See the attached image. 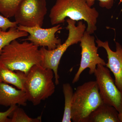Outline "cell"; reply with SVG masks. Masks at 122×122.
Segmentation results:
<instances>
[{"label":"cell","mask_w":122,"mask_h":122,"mask_svg":"<svg viewBox=\"0 0 122 122\" xmlns=\"http://www.w3.org/2000/svg\"><path fill=\"white\" fill-rule=\"evenodd\" d=\"M28 34L26 31L19 30L17 26L10 28L8 31L0 28V55L5 46L14 40L27 36Z\"/></svg>","instance_id":"cell-14"},{"label":"cell","mask_w":122,"mask_h":122,"mask_svg":"<svg viewBox=\"0 0 122 122\" xmlns=\"http://www.w3.org/2000/svg\"><path fill=\"white\" fill-rule=\"evenodd\" d=\"M39 47L28 41L20 42L14 40L2 50L0 62L13 71L27 74L33 66L41 65L42 56Z\"/></svg>","instance_id":"cell-2"},{"label":"cell","mask_w":122,"mask_h":122,"mask_svg":"<svg viewBox=\"0 0 122 122\" xmlns=\"http://www.w3.org/2000/svg\"><path fill=\"white\" fill-rule=\"evenodd\" d=\"M17 28L20 30L26 31L29 35L23 41H29L38 46L47 47L52 50L61 44V39L56 37L55 34L62 29L60 24L49 28H42L40 26L28 27L19 25Z\"/></svg>","instance_id":"cell-9"},{"label":"cell","mask_w":122,"mask_h":122,"mask_svg":"<svg viewBox=\"0 0 122 122\" xmlns=\"http://www.w3.org/2000/svg\"><path fill=\"white\" fill-rule=\"evenodd\" d=\"M10 122H41V117L32 118L29 117L22 108L17 106L11 116Z\"/></svg>","instance_id":"cell-17"},{"label":"cell","mask_w":122,"mask_h":122,"mask_svg":"<svg viewBox=\"0 0 122 122\" xmlns=\"http://www.w3.org/2000/svg\"><path fill=\"white\" fill-rule=\"evenodd\" d=\"M119 113L114 107L103 102L90 114L86 122H120Z\"/></svg>","instance_id":"cell-12"},{"label":"cell","mask_w":122,"mask_h":122,"mask_svg":"<svg viewBox=\"0 0 122 122\" xmlns=\"http://www.w3.org/2000/svg\"><path fill=\"white\" fill-rule=\"evenodd\" d=\"M62 90L65 97V107L62 122H71V111L74 92L70 83H64Z\"/></svg>","instance_id":"cell-15"},{"label":"cell","mask_w":122,"mask_h":122,"mask_svg":"<svg viewBox=\"0 0 122 122\" xmlns=\"http://www.w3.org/2000/svg\"><path fill=\"white\" fill-rule=\"evenodd\" d=\"M47 12L46 0H24L14 17L18 25L42 27Z\"/></svg>","instance_id":"cell-7"},{"label":"cell","mask_w":122,"mask_h":122,"mask_svg":"<svg viewBox=\"0 0 122 122\" xmlns=\"http://www.w3.org/2000/svg\"><path fill=\"white\" fill-rule=\"evenodd\" d=\"M26 93L24 90L0 82V106L6 107L18 105L25 106L28 101Z\"/></svg>","instance_id":"cell-11"},{"label":"cell","mask_w":122,"mask_h":122,"mask_svg":"<svg viewBox=\"0 0 122 122\" xmlns=\"http://www.w3.org/2000/svg\"><path fill=\"white\" fill-rule=\"evenodd\" d=\"M98 48H104L106 51L108 62L106 66L113 74L115 82L117 87L122 93V47L118 42H116V51H113L109 46L108 41H102L98 38L96 41Z\"/></svg>","instance_id":"cell-10"},{"label":"cell","mask_w":122,"mask_h":122,"mask_svg":"<svg viewBox=\"0 0 122 122\" xmlns=\"http://www.w3.org/2000/svg\"><path fill=\"white\" fill-rule=\"evenodd\" d=\"M17 106V105L12 106L6 111L0 112V122H10L11 116Z\"/></svg>","instance_id":"cell-20"},{"label":"cell","mask_w":122,"mask_h":122,"mask_svg":"<svg viewBox=\"0 0 122 122\" xmlns=\"http://www.w3.org/2000/svg\"><path fill=\"white\" fill-rule=\"evenodd\" d=\"M24 0H0V13L7 18L14 17Z\"/></svg>","instance_id":"cell-16"},{"label":"cell","mask_w":122,"mask_h":122,"mask_svg":"<svg viewBox=\"0 0 122 122\" xmlns=\"http://www.w3.org/2000/svg\"><path fill=\"white\" fill-rule=\"evenodd\" d=\"M118 118L120 122H122V111L121 113H119Z\"/></svg>","instance_id":"cell-21"},{"label":"cell","mask_w":122,"mask_h":122,"mask_svg":"<svg viewBox=\"0 0 122 122\" xmlns=\"http://www.w3.org/2000/svg\"><path fill=\"white\" fill-rule=\"evenodd\" d=\"M81 46V59L80 66L76 73L73 81V84L78 81L81 74L87 68H89V74H93L94 73L98 65L106 66L104 60L99 57L98 50V47L95 43V38L91 34L85 31L80 41Z\"/></svg>","instance_id":"cell-8"},{"label":"cell","mask_w":122,"mask_h":122,"mask_svg":"<svg viewBox=\"0 0 122 122\" xmlns=\"http://www.w3.org/2000/svg\"><path fill=\"white\" fill-rule=\"evenodd\" d=\"M99 14L95 8L90 7L86 0H56L50 10L49 17L52 25L64 23L68 18L75 21H85L86 31L92 34L97 30Z\"/></svg>","instance_id":"cell-1"},{"label":"cell","mask_w":122,"mask_h":122,"mask_svg":"<svg viewBox=\"0 0 122 122\" xmlns=\"http://www.w3.org/2000/svg\"><path fill=\"white\" fill-rule=\"evenodd\" d=\"M95 76L99 94L103 102L114 107L119 113L122 111V93L118 89L108 68L98 65Z\"/></svg>","instance_id":"cell-6"},{"label":"cell","mask_w":122,"mask_h":122,"mask_svg":"<svg viewBox=\"0 0 122 122\" xmlns=\"http://www.w3.org/2000/svg\"><path fill=\"white\" fill-rule=\"evenodd\" d=\"M66 21L68 25L66 29L69 31V34L65 42L52 50L44 47L40 49L42 56L41 65L44 68L52 70L56 85L59 84L58 68L62 57L70 46L80 42L86 28L82 21H79L77 25L75 21L69 18Z\"/></svg>","instance_id":"cell-4"},{"label":"cell","mask_w":122,"mask_h":122,"mask_svg":"<svg viewBox=\"0 0 122 122\" xmlns=\"http://www.w3.org/2000/svg\"><path fill=\"white\" fill-rule=\"evenodd\" d=\"M54 77L52 70L41 65H36L30 68L26 75L24 85L28 101L37 106L52 96L55 90Z\"/></svg>","instance_id":"cell-3"},{"label":"cell","mask_w":122,"mask_h":122,"mask_svg":"<svg viewBox=\"0 0 122 122\" xmlns=\"http://www.w3.org/2000/svg\"><path fill=\"white\" fill-rule=\"evenodd\" d=\"M17 24L15 21H11L8 18L0 15V28L6 31L12 27H17Z\"/></svg>","instance_id":"cell-18"},{"label":"cell","mask_w":122,"mask_h":122,"mask_svg":"<svg viewBox=\"0 0 122 122\" xmlns=\"http://www.w3.org/2000/svg\"><path fill=\"white\" fill-rule=\"evenodd\" d=\"M25 77L26 75L24 72H15L0 62V82L13 85L18 89L24 91Z\"/></svg>","instance_id":"cell-13"},{"label":"cell","mask_w":122,"mask_h":122,"mask_svg":"<svg viewBox=\"0 0 122 122\" xmlns=\"http://www.w3.org/2000/svg\"><path fill=\"white\" fill-rule=\"evenodd\" d=\"M103 102L96 81L85 82L74 93L71 119L74 122H86L90 114Z\"/></svg>","instance_id":"cell-5"},{"label":"cell","mask_w":122,"mask_h":122,"mask_svg":"<svg viewBox=\"0 0 122 122\" xmlns=\"http://www.w3.org/2000/svg\"><path fill=\"white\" fill-rule=\"evenodd\" d=\"M87 4L92 7L96 1H99V5L100 7L106 8L107 9H111L113 5L114 0H86Z\"/></svg>","instance_id":"cell-19"}]
</instances>
